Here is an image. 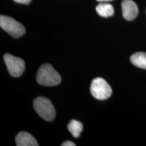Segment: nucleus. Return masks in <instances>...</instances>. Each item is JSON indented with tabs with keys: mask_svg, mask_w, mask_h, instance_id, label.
<instances>
[{
	"mask_svg": "<svg viewBox=\"0 0 146 146\" xmlns=\"http://www.w3.org/2000/svg\"><path fill=\"white\" fill-rule=\"evenodd\" d=\"M36 81L43 86H55L61 82V76L52 65L45 64L37 71Z\"/></svg>",
	"mask_w": 146,
	"mask_h": 146,
	"instance_id": "f257e3e1",
	"label": "nucleus"
},
{
	"mask_svg": "<svg viewBox=\"0 0 146 146\" xmlns=\"http://www.w3.org/2000/svg\"><path fill=\"white\" fill-rule=\"evenodd\" d=\"M98 1H112V0H97Z\"/></svg>",
	"mask_w": 146,
	"mask_h": 146,
	"instance_id": "ddd939ff",
	"label": "nucleus"
},
{
	"mask_svg": "<svg viewBox=\"0 0 146 146\" xmlns=\"http://www.w3.org/2000/svg\"><path fill=\"white\" fill-rule=\"evenodd\" d=\"M83 124L81 122L76 120H70V123L68 125V129L74 137L77 138L80 136L81 133L83 131Z\"/></svg>",
	"mask_w": 146,
	"mask_h": 146,
	"instance_id": "9d476101",
	"label": "nucleus"
},
{
	"mask_svg": "<svg viewBox=\"0 0 146 146\" xmlns=\"http://www.w3.org/2000/svg\"><path fill=\"white\" fill-rule=\"evenodd\" d=\"M14 1L16 3H24V4H29V3L31 2V0H14Z\"/></svg>",
	"mask_w": 146,
	"mask_h": 146,
	"instance_id": "f8f14e48",
	"label": "nucleus"
},
{
	"mask_svg": "<svg viewBox=\"0 0 146 146\" xmlns=\"http://www.w3.org/2000/svg\"><path fill=\"white\" fill-rule=\"evenodd\" d=\"M96 11L100 16L108 18L114 14V8L111 4L106 3H101L97 5Z\"/></svg>",
	"mask_w": 146,
	"mask_h": 146,
	"instance_id": "1a4fd4ad",
	"label": "nucleus"
},
{
	"mask_svg": "<svg viewBox=\"0 0 146 146\" xmlns=\"http://www.w3.org/2000/svg\"><path fill=\"white\" fill-rule=\"evenodd\" d=\"M122 12L124 18L127 21H132L138 14V7L132 0H123L121 3Z\"/></svg>",
	"mask_w": 146,
	"mask_h": 146,
	"instance_id": "423d86ee",
	"label": "nucleus"
},
{
	"mask_svg": "<svg viewBox=\"0 0 146 146\" xmlns=\"http://www.w3.org/2000/svg\"><path fill=\"white\" fill-rule=\"evenodd\" d=\"M75 145H76L75 143H73L72 141H64L62 143V146H75Z\"/></svg>",
	"mask_w": 146,
	"mask_h": 146,
	"instance_id": "9b49d317",
	"label": "nucleus"
},
{
	"mask_svg": "<svg viewBox=\"0 0 146 146\" xmlns=\"http://www.w3.org/2000/svg\"><path fill=\"white\" fill-rule=\"evenodd\" d=\"M16 144L17 146H38L37 141L33 136L29 133L22 131L16 137Z\"/></svg>",
	"mask_w": 146,
	"mask_h": 146,
	"instance_id": "0eeeda50",
	"label": "nucleus"
},
{
	"mask_svg": "<svg viewBox=\"0 0 146 146\" xmlns=\"http://www.w3.org/2000/svg\"><path fill=\"white\" fill-rule=\"evenodd\" d=\"M131 63L138 68L146 69V53L137 52L131 56Z\"/></svg>",
	"mask_w": 146,
	"mask_h": 146,
	"instance_id": "6e6552de",
	"label": "nucleus"
},
{
	"mask_svg": "<svg viewBox=\"0 0 146 146\" xmlns=\"http://www.w3.org/2000/svg\"><path fill=\"white\" fill-rule=\"evenodd\" d=\"M90 92L96 99L104 100L111 96L112 90L104 78L98 77L94 78L91 82Z\"/></svg>",
	"mask_w": 146,
	"mask_h": 146,
	"instance_id": "7ed1b4c3",
	"label": "nucleus"
},
{
	"mask_svg": "<svg viewBox=\"0 0 146 146\" xmlns=\"http://www.w3.org/2000/svg\"><path fill=\"white\" fill-rule=\"evenodd\" d=\"M35 110L40 117L47 121H52L56 116V110L48 98L38 97L33 102Z\"/></svg>",
	"mask_w": 146,
	"mask_h": 146,
	"instance_id": "f03ea898",
	"label": "nucleus"
},
{
	"mask_svg": "<svg viewBox=\"0 0 146 146\" xmlns=\"http://www.w3.org/2000/svg\"><path fill=\"white\" fill-rule=\"evenodd\" d=\"M0 27L14 38H19L25 33V28L21 23L7 16H0Z\"/></svg>",
	"mask_w": 146,
	"mask_h": 146,
	"instance_id": "20e7f679",
	"label": "nucleus"
},
{
	"mask_svg": "<svg viewBox=\"0 0 146 146\" xmlns=\"http://www.w3.org/2000/svg\"><path fill=\"white\" fill-rule=\"evenodd\" d=\"M3 60L11 76L14 77H18L25 71V63L21 58L6 54L3 56Z\"/></svg>",
	"mask_w": 146,
	"mask_h": 146,
	"instance_id": "39448f33",
	"label": "nucleus"
}]
</instances>
